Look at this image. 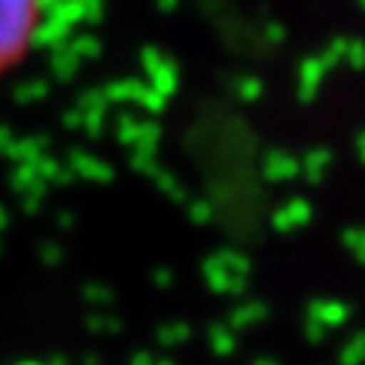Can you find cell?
<instances>
[{
	"label": "cell",
	"instance_id": "6da1fadb",
	"mask_svg": "<svg viewBox=\"0 0 365 365\" xmlns=\"http://www.w3.org/2000/svg\"><path fill=\"white\" fill-rule=\"evenodd\" d=\"M46 19V0H0V79L31 55Z\"/></svg>",
	"mask_w": 365,
	"mask_h": 365
}]
</instances>
